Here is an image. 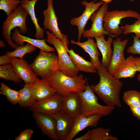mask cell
Here are the masks:
<instances>
[{"label": "cell", "mask_w": 140, "mask_h": 140, "mask_svg": "<svg viewBox=\"0 0 140 140\" xmlns=\"http://www.w3.org/2000/svg\"><path fill=\"white\" fill-rule=\"evenodd\" d=\"M100 77L99 82L90 87L106 105L121 107L120 94L123 83L110 75L102 65L97 70Z\"/></svg>", "instance_id": "cell-1"}, {"label": "cell", "mask_w": 140, "mask_h": 140, "mask_svg": "<svg viewBox=\"0 0 140 140\" xmlns=\"http://www.w3.org/2000/svg\"><path fill=\"white\" fill-rule=\"evenodd\" d=\"M46 79L62 96L71 92L78 93L83 91L87 87L86 80L82 74L70 76L59 70Z\"/></svg>", "instance_id": "cell-2"}, {"label": "cell", "mask_w": 140, "mask_h": 140, "mask_svg": "<svg viewBox=\"0 0 140 140\" xmlns=\"http://www.w3.org/2000/svg\"><path fill=\"white\" fill-rule=\"evenodd\" d=\"M87 87L83 91L78 93L80 103V115L88 116L96 114L106 116L110 115L115 107L103 106L98 102V98L95 94L85 78Z\"/></svg>", "instance_id": "cell-3"}, {"label": "cell", "mask_w": 140, "mask_h": 140, "mask_svg": "<svg viewBox=\"0 0 140 140\" xmlns=\"http://www.w3.org/2000/svg\"><path fill=\"white\" fill-rule=\"evenodd\" d=\"M28 15L25 9L20 5L7 16L3 23L2 35L8 45L13 48L16 49L18 46L12 41L11 31L15 28L18 27L21 33H26L28 30L26 19Z\"/></svg>", "instance_id": "cell-4"}, {"label": "cell", "mask_w": 140, "mask_h": 140, "mask_svg": "<svg viewBox=\"0 0 140 140\" xmlns=\"http://www.w3.org/2000/svg\"><path fill=\"white\" fill-rule=\"evenodd\" d=\"M30 66L35 74L46 79L59 70L58 56L54 53L40 50Z\"/></svg>", "instance_id": "cell-5"}, {"label": "cell", "mask_w": 140, "mask_h": 140, "mask_svg": "<svg viewBox=\"0 0 140 140\" xmlns=\"http://www.w3.org/2000/svg\"><path fill=\"white\" fill-rule=\"evenodd\" d=\"M47 34L46 40L54 47L58 54L59 70L66 75L74 76L78 75L79 71L73 62L68 53L66 46L52 33L46 31Z\"/></svg>", "instance_id": "cell-6"}, {"label": "cell", "mask_w": 140, "mask_h": 140, "mask_svg": "<svg viewBox=\"0 0 140 140\" xmlns=\"http://www.w3.org/2000/svg\"><path fill=\"white\" fill-rule=\"evenodd\" d=\"M132 17L140 19V14L137 12L128 10L107 11L105 14L103 19V26L104 29L113 38L118 36L123 33L119 26L122 19Z\"/></svg>", "instance_id": "cell-7"}, {"label": "cell", "mask_w": 140, "mask_h": 140, "mask_svg": "<svg viewBox=\"0 0 140 140\" xmlns=\"http://www.w3.org/2000/svg\"><path fill=\"white\" fill-rule=\"evenodd\" d=\"M47 8L43 13L44 17V29L51 31L57 38L68 46L69 41L67 36L61 33L58 27V18L54 9L53 1L47 0Z\"/></svg>", "instance_id": "cell-8"}, {"label": "cell", "mask_w": 140, "mask_h": 140, "mask_svg": "<svg viewBox=\"0 0 140 140\" xmlns=\"http://www.w3.org/2000/svg\"><path fill=\"white\" fill-rule=\"evenodd\" d=\"M108 9V4L103 2L99 9L93 13L90 18L92 23L91 27L89 30H84L82 34L84 37L93 38L105 35L113 37L103 26L104 16Z\"/></svg>", "instance_id": "cell-9"}, {"label": "cell", "mask_w": 140, "mask_h": 140, "mask_svg": "<svg viewBox=\"0 0 140 140\" xmlns=\"http://www.w3.org/2000/svg\"><path fill=\"white\" fill-rule=\"evenodd\" d=\"M62 96L58 93L45 100L36 102L29 107L33 113L36 112L51 115L62 110Z\"/></svg>", "instance_id": "cell-10"}, {"label": "cell", "mask_w": 140, "mask_h": 140, "mask_svg": "<svg viewBox=\"0 0 140 140\" xmlns=\"http://www.w3.org/2000/svg\"><path fill=\"white\" fill-rule=\"evenodd\" d=\"M96 1L95 0L91 2H88L85 0L82 2L81 4L85 7L83 13L78 17L73 18L70 21L72 25L77 27L78 41H80L81 40L86 25L92 15L103 3L102 1L95 3Z\"/></svg>", "instance_id": "cell-11"}, {"label": "cell", "mask_w": 140, "mask_h": 140, "mask_svg": "<svg viewBox=\"0 0 140 140\" xmlns=\"http://www.w3.org/2000/svg\"><path fill=\"white\" fill-rule=\"evenodd\" d=\"M51 116L54 121L58 140H66L73 128L74 118L62 110Z\"/></svg>", "instance_id": "cell-12"}, {"label": "cell", "mask_w": 140, "mask_h": 140, "mask_svg": "<svg viewBox=\"0 0 140 140\" xmlns=\"http://www.w3.org/2000/svg\"><path fill=\"white\" fill-rule=\"evenodd\" d=\"M129 39L122 40L121 38L113 40V50L110 64L107 68L109 73L113 75L116 69L125 60L124 52Z\"/></svg>", "instance_id": "cell-13"}, {"label": "cell", "mask_w": 140, "mask_h": 140, "mask_svg": "<svg viewBox=\"0 0 140 140\" xmlns=\"http://www.w3.org/2000/svg\"><path fill=\"white\" fill-rule=\"evenodd\" d=\"M31 93L36 101L48 98L57 93L46 79L38 78L35 82L31 84Z\"/></svg>", "instance_id": "cell-14"}, {"label": "cell", "mask_w": 140, "mask_h": 140, "mask_svg": "<svg viewBox=\"0 0 140 140\" xmlns=\"http://www.w3.org/2000/svg\"><path fill=\"white\" fill-rule=\"evenodd\" d=\"M11 64L17 75L25 84H32L38 78L30 65L25 60L12 58Z\"/></svg>", "instance_id": "cell-15"}, {"label": "cell", "mask_w": 140, "mask_h": 140, "mask_svg": "<svg viewBox=\"0 0 140 140\" xmlns=\"http://www.w3.org/2000/svg\"><path fill=\"white\" fill-rule=\"evenodd\" d=\"M103 115L96 114L88 116H82L79 115L74 118V123L72 131L66 140H72L80 131L86 128L96 127Z\"/></svg>", "instance_id": "cell-16"}, {"label": "cell", "mask_w": 140, "mask_h": 140, "mask_svg": "<svg viewBox=\"0 0 140 140\" xmlns=\"http://www.w3.org/2000/svg\"><path fill=\"white\" fill-rule=\"evenodd\" d=\"M32 116L42 133L50 139L58 140L54 120L51 115L33 112Z\"/></svg>", "instance_id": "cell-17"}, {"label": "cell", "mask_w": 140, "mask_h": 140, "mask_svg": "<svg viewBox=\"0 0 140 140\" xmlns=\"http://www.w3.org/2000/svg\"><path fill=\"white\" fill-rule=\"evenodd\" d=\"M19 29L16 28L13 33L11 38L18 46L23 45L24 43L26 42L37 47L40 50L47 52H53L55 51V48L50 47L46 42V39H37L32 38L23 35L21 34Z\"/></svg>", "instance_id": "cell-18"}, {"label": "cell", "mask_w": 140, "mask_h": 140, "mask_svg": "<svg viewBox=\"0 0 140 140\" xmlns=\"http://www.w3.org/2000/svg\"><path fill=\"white\" fill-rule=\"evenodd\" d=\"M61 110L74 118L80 115V103L78 93L71 92L62 96Z\"/></svg>", "instance_id": "cell-19"}, {"label": "cell", "mask_w": 140, "mask_h": 140, "mask_svg": "<svg viewBox=\"0 0 140 140\" xmlns=\"http://www.w3.org/2000/svg\"><path fill=\"white\" fill-rule=\"evenodd\" d=\"M137 72L135 57L131 55L125 59L120 65L112 76L119 79L122 78H132L135 76Z\"/></svg>", "instance_id": "cell-20"}, {"label": "cell", "mask_w": 140, "mask_h": 140, "mask_svg": "<svg viewBox=\"0 0 140 140\" xmlns=\"http://www.w3.org/2000/svg\"><path fill=\"white\" fill-rule=\"evenodd\" d=\"M71 43L72 44L80 46L88 54L90 57V61L97 70L102 65L99 59L100 54L97 46L92 38H88L87 40L83 42L72 40Z\"/></svg>", "instance_id": "cell-21"}, {"label": "cell", "mask_w": 140, "mask_h": 140, "mask_svg": "<svg viewBox=\"0 0 140 140\" xmlns=\"http://www.w3.org/2000/svg\"><path fill=\"white\" fill-rule=\"evenodd\" d=\"M104 37L105 36L103 35L95 38L98 48L102 56L101 63L107 68L109 65L112 58L113 50L111 45L113 40L111 36H109L107 40H105Z\"/></svg>", "instance_id": "cell-22"}, {"label": "cell", "mask_w": 140, "mask_h": 140, "mask_svg": "<svg viewBox=\"0 0 140 140\" xmlns=\"http://www.w3.org/2000/svg\"><path fill=\"white\" fill-rule=\"evenodd\" d=\"M38 0H22L20 5L27 11L31 17L36 29L35 36L37 39L44 38V30L39 25L35 11V6Z\"/></svg>", "instance_id": "cell-23"}, {"label": "cell", "mask_w": 140, "mask_h": 140, "mask_svg": "<svg viewBox=\"0 0 140 140\" xmlns=\"http://www.w3.org/2000/svg\"><path fill=\"white\" fill-rule=\"evenodd\" d=\"M67 50L73 64L79 70L86 73H95L97 69L91 61H87L76 53L72 49L66 47Z\"/></svg>", "instance_id": "cell-24"}, {"label": "cell", "mask_w": 140, "mask_h": 140, "mask_svg": "<svg viewBox=\"0 0 140 140\" xmlns=\"http://www.w3.org/2000/svg\"><path fill=\"white\" fill-rule=\"evenodd\" d=\"M30 85L25 84L23 87L18 91L19 99L18 104L21 107H30L36 102L31 93Z\"/></svg>", "instance_id": "cell-25"}, {"label": "cell", "mask_w": 140, "mask_h": 140, "mask_svg": "<svg viewBox=\"0 0 140 140\" xmlns=\"http://www.w3.org/2000/svg\"><path fill=\"white\" fill-rule=\"evenodd\" d=\"M109 128L98 127L89 130L90 140H118L116 137L109 134Z\"/></svg>", "instance_id": "cell-26"}, {"label": "cell", "mask_w": 140, "mask_h": 140, "mask_svg": "<svg viewBox=\"0 0 140 140\" xmlns=\"http://www.w3.org/2000/svg\"><path fill=\"white\" fill-rule=\"evenodd\" d=\"M0 78L16 83H19L21 81V79L16 72L11 63L0 65Z\"/></svg>", "instance_id": "cell-27"}, {"label": "cell", "mask_w": 140, "mask_h": 140, "mask_svg": "<svg viewBox=\"0 0 140 140\" xmlns=\"http://www.w3.org/2000/svg\"><path fill=\"white\" fill-rule=\"evenodd\" d=\"M37 47L29 43L25 45H20L12 52H7L6 54L11 58H17L23 59L24 55L34 52Z\"/></svg>", "instance_id": "cell-28"}, {"label": "cell", "mask_w": 140, "mask_h": 140, "mask_svg": "<svg viewBox=\"0 0 140 140\" xmlns=\"http://www.w3.org/2000/svg\"><path fill=\"white\" fill-rule=\"evenodd\" d=\"M123 99L125 103L129 107L140 106V92L137 90L126 91L123 94Z\"/></svg>", "instance_id": "cell-29"}, {"label": "cell", "mask_w": 140, "mask_h": 140, "mask_svg": "<svg viewBox=\"0 0 140 140\" xmlns=\"http://www.w3.org/2000/svg\"><path fill=\"white\" fill-rule=\"evenodd\" d=\"M0 93L4 95L11 104L15 105L18 103L19 99L18 91L12 89L3 82L1 84Z\"/></svg>", "instance_id": "cell-30"}, {"label": "cell", "mask_w": 140, "mask_h": 140, "mask_svg": "<svg viewBox=\"0 0 140 140\" xmlns=\"http://www.w3.org/2000/svg\"><path fill=\"white\" fill-rule=\"evenodd\" d=\"M21 2L19 0H0V9L8 16L17 9Z\"/></svg>", "instance_id": "cell-31"}, {"label": "cell", "mask_w": 140, "mask_h": 140, "mask_svg": "<svg viewBox=\"0 0 140 140\" xmlns=\"http://www.w3.org/2000/svg\"><path fill=\"white\" fill-rule=\"evenodd\" d=\"M121 28L124 34L134 33L135 34L134 36L135 37L139 39L140 38V19L135 21L132 24H126Z\"/></svg>", "instance_id": "cell-32"}, {"label": "cell", "mask_w": 140, "mask_h": 140, "mask_svg": "<svg viewBox=\"0 0 140 140\" xmlns=\"http://www.w3.org/2000/svg\"><path fill=\"white\" fill-rule=\"evenodd\" d=\"M134 42L127 49V52L133 54L140 55V40L132 35Z\"/></svg>", "instance_id": "cell-33"}, {"label": "cell", "mask_w": 140, "mask_h": 140, "mask_svg": "<svg viewBox=\"0 0 140 140\" xmlns=\"http://www.w3.org/2000/svg\"><path fill=\"white\" fill-rule=\"evenodd\" d=\"M33 131L30 129H26L22 131L15 137V140H30L33 134Z\"/></svg>", "instance_id": "cell-34"}, {"label": "cell", "mask_w": 140, "mask_h": 140, "mask_svg": "<svg viewBox=\"0 0 140 140\" xmlns=\"http://www.w3.org/2000/svg\"><path fill=\"white\" fill-rule=\"evenodd\" d=\"M130 108L132 115L140 120V106L130 107Z\"/></svg>", "instance_id": "cell-35"}, {"label": "cell", "mask_w": 140, "mask_h": 140, "mask_svg": "<svg viewBox=\"0 0 140 140\" xmlns=\"http://www.w3.org/2000/svg\"><path fill=\"white\" fill-rule=\"evenodd\" d=\"M12 58L6 54L0 57V65L11 63Z\"/></svg>", "instance_id": "cell-36"}, {"label": "cell", "mask_w": 140, "mask_h": 140, "mask_svg": "<svg viewBox=\"0 0 140 140\" xmlns=\"http://www.w3.org/2000/svg\"><path fill=\"white\" fill-rule=\"evenodd\" d=\"M89 130L88 132L83 135L77 138H75V140H90V135Z\"/></svg>", "instance_id": "cell-37"}, {"label": "cell", "mask_w": 140, "mask_h": 140, "mask_svg": "<svg viewBox=\"0 0 140 140\" xmlns=\"http://www.w3.org/2000/svg\"><path fill=\"white\" fill-rule=\"evenodd\" d=\"M135 60L137 68V71L140 72V57H135Z\"/></svg>", "instance_id": "cell-38"}, {"label": "cell", "mask_w": 140, "mask_h": 140, "mask_svg": "<svg viewBox=\"0 0 140 140\" xmlns=\"http://www.w3.org/2000/svg\"><path fill=\"white\" fill-rule=\"evenodd\" d=\"M103 2L106 3L107 4L111 2L113 0H101ZM131 2H133L134 1V0H130Z\"/></svg>", "instance_id": "cell-39"}, {"label": "cell", "mask_w": 140, "mask_h": 140, "mask_svg": "<svg viewBox=\"0 0 140 140\" xmlns=\"http://www.w3.org/2000/svg\"><path fill=\"white\" fill-rule=\"evenodd\" d=\"M0 46L1 47H5V45L3 41L2 40H0Z\"/></svg>", "instance_id": "cell-40"}, {"label": "cell", "mask_w": 140, "mask_h": 140, "mask_svg": "<svg viewBox=\"0 0 140 140\" xmlns=\"http://www.w3.org/2000/svg\"><path fill=\"white\" fill-rule=\"evenodd\" d=\"M137 79L140 82V74H139L138 75Z\"/></svg>", "instance_id": "cell-41"}]
</instances>
